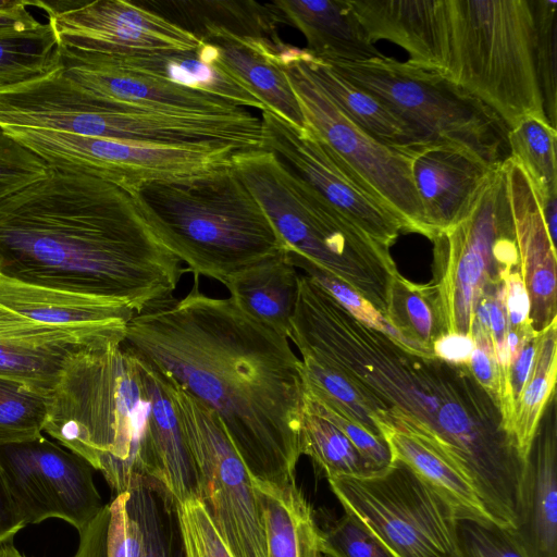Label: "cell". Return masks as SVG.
I'll return each mask as SVG.
<instances>
[{
  "label": "cell",
  "mask_w": 557,
  "mask_h": 557,
  "mask_svg": "<svg viewBox=\"0 0 557 557\" xmlns=\"http://www.w3.org/2000/svg\"><path fill=\"white\" fill-rule=\"evenodd\" d=\"M543 220L552 242L555 244L557 235V195L540 200Z\"/></svg>",
  "instance_id": "816d5d0a"
},
{
  "label": "cell",
  "mask_w": 557,
  "mask_h": 557,
  "mask_svg": "<svg viewBox=\"0 0 557 557\" xmlns=\"http://www.w3.org/2000/svg\"><path fill=\"white\" fill-rule=\"evenodd\" d=\"M24 528L17 520L0 470V536Z\"/></svg>",
  "instance_id": "f907efd6"
},
{
  "label": "cell",
  "mask_w": 557,
  "mask_h": 557,
  "mask_svg": "<svg viewBox=\"0 0 557 557\" xmlns=\"http://www.w3.org/2000/svg\"><path fill=\"white\" fill-rule=\"evenodd\" d=\"M313 401L321 414L333 423L351 442L359 454L377 472L392 465L394 460L393 454L384 437L377 436L344 416L323 407L315 399H313Z\"/></svg>",
  "instance_id": "ee69618b"
},
{
  "label": "cell",
  "mask_w": 557,
  "mask_h": 557,
  "mask_svg": "<svg viewBox=\"0 0 557 557\" xmlns=\"http://www.w3.org/2000/svg\"><path fill=\"white\" fill-rule=\"evenodd\" d=\"M511 530L528 557H557L555 396L544 411L525 460L518 522Z\"/></svg>",
  "instance_id": "7402d4cb"
},
{
  "label": "cell",
  "mask_w": 557,
  "mask_h": 557,
  "mask_svg": "<svg viewBox=\"0 0 557 557\" xmlns=\"http://www.w3.org/2000/svg\"><path fill=\"white\" fill-rule=\"evenodd\" d=\"M297 48L280 40L275 44V53L298 100L306 125L400 221L404 232L418 233L431 239L412 180L413 156L386 146L347 117L298 62Z\"/></svg>",
  "instance_id": "8fae6325"
},
{
  "label": "cell",
  "mask_w": 557,
  "mask_h": 557,
  "mask_svg": "<svg viewBox=\"0 0 557 557\" xmlns=\"http://www.w3.org/2000/svg\"><path fill=\"white\" fill-rule=\"evenodd\" d=\"M306 392L323 407L333 410L369 432L384 437L366 403L351 384L332 368L301 356Z\"/></svg>",
  "instance_id": "74e56055"
},
{
  "label": "cell",
  "mask_w": 557,
  "mask_h": 557,
  "mask_svg": "<svg viewBox=\"0 0 557 557\" xmlns=\"http://www.w3.org/2000/svg\"><path fill=\"white\" fill-rule=\"evenodd\" d=\"M556 129L546 116L528 115L507 132L510 157L524 170L540 200L557 195Z\"/></svg>",
  "instance_id": "e575fe53"
},
{
  "label": "cell",
  "mask_w": 557,
  "mask_h": 557,
  "mask_svg": "<svg viewBox=\"0 0 557 557\" xmlns=\"http://www.w3.org/2000/svg\"><path fill=\"white\" fill-rule=\"evenodd\" d=\"M302 455L311 458L325 478L364 476L377 471L351 442L321 412L307 394L301 422Z\"/></svg>",
  "instance_id": "836d02e7"
},
{
  "label": "cell",
  "mask_w": 557,
  "mask_h": 557,
  "mask_svg": "<svg viewBox=\"0 0 557 557\" xmlns=\"http://www.w3.org/2000/svg\"><path fill=\"white\" fill-rule=\"evenodd\" d=\"M35 160L30 151L0 127V200L30 184Z\"/></svg>",
  "instance_id": "f6af8a7d"
},
{
  "label": "cell",
  "mask_w": 557,
  "mask_h": 557,
  "mask_svg": "<svg viewBox=\"0 0 557 557\" xmlns=\"http://www.w3.org/2000/svg\"><path fill=\"white\" fill-rule=\"evenodd\" d=\"M287 252L293 265L302 270L305 275L312 278L317 284L330 293L355 318L373 329L393 336L400 343L397 333L386 322V320L368 300L361 297L349 285L305 257L289 250H287Z\"/></svg>",
  "instance_id": "b9f144b4"
},
{
  "label": "cell",
  "mask_w": 557,
  "mask_h": 557,
  "mask_svg": "<svg viewBox=\"0 0 557 557\" xmlns=\"http://www.w3.org/2000/svg\"><path fill=\"white\" fill-rule=\"evenodd\" d=\"M504 164L519 267L530 299V320L534 331L541 332L557 320L556 246L523 168L511 157Z\"/></svg>",
  "instance_id": "d6986e66"
},
{
  "label": "cell",
  "mask_w": 557,
  "mask_h": 557,
  "mask_svg": "<svg viewBox=\"0 0 557 557\" xmlns=\"http://www.w3.org/2000/svg\"><path fill=\"white\" fill-rule=\"evenodd\" d=\"M474 341L470 335L460 333H446L438 337L433 345L435 357L453 364L468 366Z\"/></svg>",
  "instance_id": "c3c4849f"
},
{
  "label": "cell",
  "mask_w": 557,
  "mask_h": 557,
  "mask_svg": "<svg viewBox=\"0 0 557 557\" xmlns=\"http://www.w3.org/2000/svg\"><path fill=\"white\" fill-rule=\"evenodd\" d=\"M58 38L46 22L27 32L0 34V87L41 75L59 62Z\"/></svg>",
  "instance_id": "d590c367"
},
{
  "label": "cell",
  "mask_w": 557,
  "mask_h": 557,
  "mask_svg": "<svg viewBox=\"0 0 557 557\" xmlns=\"http://www.w3.org/2000/svg\"><path fill=\"white\" fill-rule=\"evenodd\" d=\"M505 285V307L508 319V330L525 335L534 331L530 320V299L517 265L503 276Z\"/></svg>",
  "instance_id": "7dc6e473"
},
{
  "label": "cell",
  "mask_w": 557,
  "mask_h": 557,
  "mask_svg": "<svg viewBox=\"0 0 557 557\" xmlns=\"http://www.w3.org/2000/svg\"><path fill=\"white\" fill-rule=\"evenodd\" d=\"M327 481L345 513L393 557H458L457 516L403 461L394 459L370 475Z\"/></svg>",
  "instance_id": "30bf717a"
},
{
  "label": "cell",
  "mask_w": 557,
  "mask_h": 557,
  "mask_svg": "<svg viewBox=\"0 0 557 557\" xmlns=\"http://www.w3.org/2000/svg\"><path fill=\"white\" fill-rule=\"evenodd\" d=\"M384 319L405 347L426 356H434L435 341L447 333L433 285L412 283L400 274L392 283Z\"/></svg>",
  "instance_id": "4dcf8cb0"
},
{
  "label": "cell",
  "mask_w": 557,
  "mask_h": 557,
  "mask_svg": "<svg viewBox=\"0 0 557 557\" xmlns=\"http://www.w3.org/2000/svg\"><path fill=\"white\" fill-rule=\"evenodd\" d=\"M138 194L164 244L197 277L224 285L287 249L232 163L198 177L148 183Z\"/></svg>",
  "instance_id": "5b68a950"
},
{
  "label": "cell",
  "mask_w": 557,
  "mask_h": 557,
  "mask_svg": "<svg viewBox=\"0 0 557 557\" xmlns=\"http://www.w3.org/2000/svg\"><path fill=\"white\" fill-rule=\"evenodd\" d=\"M30 1L24 0L23 3L12 10L0 12V34L27 32L41 27L45 23L38 21L27 9Z\"/></svg>",
  "instance_id": "681fc988"
},
{
  "label": "cell",
  "mask_w": 557,
  "mask_h": 557,
  "mask_svg": "<svg viewBox=\"0 0 557 557\" xmlns=\"http://www.w3.org/2000/svg\"><path fill=\"white\" fill-rule=\"evenodd\" d=\"M296 58L344 114L372 137L411 157L428 147L414 129L382 101L346 81L306 48H297Z\"/></svg>",
  "instance_id": "4316f807"
},
{
  "label": "cell",
  "mask_w": 557,
  "mask_h": 557,
  "mask_svg": "<svg viewBox=\"0 0 557 557\" xmlns=\"http://www.w3.org/2000/svg\"><path fill=\"white\" fill-rule=\"evenodd\" d=\"M321 557H330V556H327V555H325V554H323V553H322V554H321Z\"/></svg>",
  "instance_id": "db71d44e"
},
{
  "label": "cell",
  "mask_w": 557,
  "mask_h": 557,
  "mask_svg": "<svg viewBox=\"0 0 557 557\" xmlns=\"http://www.w3.org/2000/svg\"><path fill=\"white\" fill-rule=\"evenodd\" d=\"M283 22L297 28L307 50L324 62H359L383 54L367 37L349 0H278Z\"/></svg>",
  "instance_id": "cb8c5ba5"
},
{
  "label": "cell",
  "mask_w": 557,
  "mask_h": 557,
  "mask_svg": "<svg viewBox=\"0 0 557 557\" xmlns=\"http://www.w3.org/2000/svg\"><path fill=\"white\" fill-rule=\"evenodd\" d=\"M451 146H428L411 159V174L431 239L456 224L497 168Z\"/></svg>",
  "instance_id": "ffe728a7"
},
{
  "label": "cell",
  "mask_w": 557,
  "mask_h": 557,
  "mask_svg": "<svg viewBox=\"0 0 557 557\" xmlns=\"http://www.w3.org/2000/svg\"><path fill=\"white\" fill-rule=\"evenodd\" d=\"M260 120L263 149L373 240L391 248L404 232L400 221L308 125L297 128L270 110L261 112Z\"/></svg>",
  "instance_id": "2e32d148"
},
{
  "label": "cell",
  "mask_w": 557,
  "mask_h": 557,
  "mask_svg": "<svg viewBox=\"0 0 557 557\" xmlns=\"http://www.w3.org/2000/svg\"><path fill=\"white\" fill-rule=\"evenodd\" d=\"M299 273L280 250L230 278V297L248 314L289 338Z\"/></svg>",
  "instance_id": "f1b7e54d"
},
{
  "label": "cell",
  "mask_w": 557,
  "mask_h": 557,
  "mask_svg": "<svg viewBox=\"0 0 557 557\" xmlns=\"http://www.w3.org/2000/svg\"><path fill=\"white\" fill-rule=\"evenodd\" d=\"M59 61L65 74L101 101L127 111L221 115L246 108L221 97L122 69L100 55L63 49Z\"/></svg>",
  "instance_id": "e0dca14e"
},
{
  "label": "cell",
  "mask_w": 557,
  "mask_h": 557,
  "mask_svg": "<svg viewBox=\"0 0 557 557\" xmlns=\"http://www.w3.org/2000/svg\"><path fill=\"white\" fill-rule=\"evenodd\" d=\"M368 39L400 46L407 62L442 73L446 55L445 0H349Z\"/></svg>",
  "instance_id": "44dd1931"
},
{
  "label": "cell",
  "mask_w": 557,
  "mask_h": 557,
  "mask_svg": "<svg viewBox=\"0 0 557 557\" xmlns=\"http://www.w3.org/2000/svg\"><path fill=\"white\" fill-rule=\"evenodd\" d=\"M100 57L122 69L218 96L238 107L252 108L261 112L269 110L243 84L215 62L213 46L203 40L197 49L190 51Z\"/></svg>",
  "instance_id": "484cf974"
},
{
  "label": "cell",
  "mask_w": 557,
  "mask_h": 557,
  "mask_svg": "<svg viewBox=\"0 0 557 557\" xmlns=\"http://www.w3.org/2000/svg\"><path fill=\"white\" fill-rule=\"evenodd\" d=\"M265 540V557H321V528L296 481L252 479Z\"/></svg>",
  "instance_id": "83f0119b"
},
{
  "label": "cell",
  "mask_w": 557,
  "mask_h": 557,
  "mask_svg": "<svg viewBox=\"0 0 557 557\" xmlns=\"http://www.w3.org/2000/svg\"><path fill=\"white\" fill-rule=\"evenodd\" d=\"M47 16L61 48L120 57L190 51L201 45L193 30L124 0L30 1Z\"/></svg>",
  "instance_id": "9a60e30c"
},
{
  "label": "cell",
  "mask_w": 557,
  "mask_h": 557,
  "mask_svg": "<svg viewBox=\"0 0 557 557\" xmlns=\"http://www.w3.org/2000/svg\"><path fill=\"white\" fill-rule=\"evenodd\" d=\"M442 75L481 100L511 128L546 116L535 62L530 0H445Z\"/></svg>",
  "instance_id": "52a82bcc"
},
{
  "label": "cell",
  "mask_w": 557,
  "mask_h": 557,
  "mask_svg": "<svg viewBox=\"0 0 557 557\" xmlns=\"http://www.w3.org/2000/svg\"><path fill=\"white\" fill-rule=\"evenodd\" d=\"M322 553L330 557H393L357 520L345 513L321 529Z\"/></svg>",
  "instance_id": "7bdbcfd3"
},
{
  "label": "cell",
  "mask_w": 557,
  "mask_h": 557,
  "mask_svg": "<svg viewBox=\"0 0 557 557\" xmlns=\"http://www.w3.org/2000/svg\"><path fill=\"white\" fill-rule=\"evenodd\" d=\"M0 306L34 321L67 329L125 326L135 315L116 301L29 284L2 274Z\"/></svg>",
  "instance_id": "d4e9b609"
},
{
  "label": "cell",
  "mask_w": 557,
  "mask_h": 557,
  "mask_svg": "<svg viewBox=\"0 0 557 557\" xmlns=\"http://www.w3.org/2000/svg\"><path fill=\"white\" fill-rule=\"evenodd\" d=\"M181 259L138 190L49 168L0 200V274L120 302L135 314L173 297Z\"/></svg>",
  "instance_id": "3957f363"
},
{
  "label": "cell",
  "mask_w": 557,
  "mask_h": 557,
  "mask_svg": "<svg viewBox=\"0 0 557 557\" xmlns=\"http://www.w3.org/2000/svg\"><path fill=\"white\" fill-rule=\"evenodd\" d=\"M127 493V506L138 522L143 557H185L177 500L153 478L136 476Z\"/></svg>",
  "instance_id": "1f68e13d"
},
{
  "label": "cell",
  "mask_w": 557,
  "mask_h": 557,
  "mask_svg": "<svg viewBox=\"0 0 557 557\" xmlns=\"http://www.w3.org/2000/svg\"><path fill=\"white\" fill-rule=\"evenodd\" d=\"M196 34L213 46L215 62L271 112L297 128L305 126L298 100L276 59L274 42L280 38L238 35L212 23H203Z\"/></svg>",
  "instance_id": "603a6c76"
},
{
  "label": "cell",
  "mask_w": 557,
  "mask_h": 557,
  "mask_svg": "<svg viewBox=\"0 0 557 557\" xmlns=\"http://www.w3.org/2000/svg\"><path fill=\"white\" fill-rule=\"evenodd\" d=\"M535 25V62L549 124H557V1L530 0Z\"/></svg>",
  "instance_id": "f35d334b"
},
{
  "label": "cell",
  "mask_w": 557,
  "mask_h": 557,
  "mask_svg": "<svg viewBox=\"0 0 557 557\" xmlns=\"http://www.w3.org/2000/svg\"><path fill=\"white\" fill-rule=\"evenodd\" d=\"M471 337L474 341L469 369L480 386L499 409L502 398V375L493 348L491 333L473 324Z\"/></svg>",
  "instance_id": "bcb514c9"
},
{
  "label": "cell",
  "mask_w": 557,
  "mask_h": 557,
  "mask_svg": "<svg viewBox=\"0 0 557 557\" xmlns=\"http://www.w3.org/2000/svg\"><path fill=\"white\" fill-rule=\"evenodd\" d=\"M50 393L0 375V446L44 435Z\"/></svg>",
  "instance_id": "8d00e7d4"
},
{
  "label": "cell",
  "mask_w": 557,
  "mask_h": 557,
  "mask_svg": "<svg viewBox=\"0 0 557 557\" xmlns=\"http://www.w3.org/2000/svg\"><path fill=\"white\" fill-rule=\"evenodd\" d=\"M124 332L73 355L49 396L44 433L102 473L115 495L153 473V434L163 374Z\"/></svg>",
  "instance_id": "277c9868"
},
{
  "label": "cell",
  "mask_w": 557,
  "mask_h": 557,
  "mask_svg": "<svg viewBox=\"0 0 557 557\" xmlns=\"http://www.w3.org/2000/svg\"><path fill=\"white\" fill-rule=\"evenodd\" d=\"M177 516L185 557H233L201 499L177 502Z\"/></svg>",
  "instance_id": "60d3db41"
},
{
  "label": "cell",
  "mask_w": 557,
  "mask_h": 557,
  "mask_svg": "<svg viewBox=\"0 0 557 557\" xmlns=\"http://www.w3.org/2000/svg\"><path fill=\"white\" fill-rule=\"evenodd\" d=\"M294 344L358 392L379 429L418 435L470 479L500 525L518 521L525 460L469 366L408 349L355 318L330 294L299 318Z\"/></svg>",
  "instance_id": "6da1fadb"
},
{
  "label": "cell",
  "mask_w": 557,
  "mask_h": 557,
  "mask_svg": "<svg viewBox=\"0 0 557 557\" xmlns=\"http://www.w3.org/2000/svg\"><path fill=\"white\" fill-rule=\"evenodd\" d=\"M49 168L77 172L138 190L154 182L198 177L232 163L228 145L156 146L63 132L2 128Z\"/></svg>",
  "instance_id": "7c38bea8"
},
{
  "label": "cell",
  "mask_w": 557,
  "mask_h": 557,
  "mask_svg": "<svg viewBox=\"0 0 557 557\" xmlns=\"http://www.w3.org/2000/svg\"><path fill=\"white\" fill-rule=\"evenodd\" d=\"M92 467L45 435L0 446V470L18 522L59 518L84 530L102 510Z\"/></svg>",
  "instance_id": "5bb4252c"
},
{
  "label": "cell",
  "mask_w": 557,
  "mask_h": 557,
  "mask_svg": "<svg viewBox=\"0 0 557 557\" xmlns=\"http://www.w3.org/2000/svg\"><path fill=\"white\" fill-rule=\"evenodd\" d=\"M125 327L54 326L0 306V375L51 393L73 355Z\"/></svg>",
  "instance_id": "ac0fdd59"
},
{
  "label": "cell",
  "mask_w": 557,
  "mask_h": 557,
  "mask_svg": "<svg viewBox=\"0 0 557 557\" xmlns=\"http://www.w3.org/2000/svg\"><path fill=\"white\" fill-rule=\"evenodd\" d=\"M458 557H528L511 529L493 521L458 519Z\"/></svg>",
  "instance_id": "ab89813d"
},
{
  "label": "cell",
  "mask_w": 557,
  "mask_h": 557,
  "mask_svg": "<svg viewBox=\"0 0 557 557\" xmlns=\"http://www.w3.org/2000/svg\"><path fill=\"white\" fill-rule=\"evenodd\" d=\"M124 339L219 417L252 479L296 481L306 386L288 338L195 276L186 296L135 314Z\"/></svg>",
  "instance_id": "7a4b0ae2"
},
{
  "label": "cell",
  "mask_w": 557,
  "mask_h": 557,
  "mask_svg": "<svg viewBox=\"0 0 557 557\" xmlns=\"http://www.w3.org/2000/svg\"><path fill=\"white\" fill-rule=\"evenodd\" d=\"M16 532H10L0 536V557H25L14 545Z\"/></svg>",
  "instance_id": "f5cc1de1"
},
{
  "label": "cell",
  "mask_w": 557,
  "mask_h": 557,
  "mask_svg": "<svg viewBox=\"0 0 557 557\" xmlns=\"http://www.w3.org/2000/svg\"><path fill=\"white\" fill-rule=\"evenodd\" d=\"M325 63L382 101L428 146L456 147L493 166L510 157L503 120L444 75L387 55Z\"/></svg>",
  "instance_id": "ba28073f"
},
{
  "label": "cell",
  "mask_w": 557,
  "mask_h": 557,
  "mask_svg": "<svg viewBox=\"0 0 557 557\" xmlns=\"http://www.w3.org/2000/svg\"><path fill=\"white\" fill-rule=\"evenodd\" d=\"M557 320L539 332L534 362L515 406L506 431L524 460L529 455L541 419L555 396L557 373Z\"/></svg>",
  "instance_id": "d6a6232c"
},
{
  "label": "cell",
  "mask_w": 557,
  "mask_h": 557,
  "mask_svg": "<svg viewBox=\"0 0 557 557\" xmlns=\"http://www.w3.org/2000/svg\"><path fill=\"white\" fill-rule=\"evenodd\" d=\"M170 396L200 478L202 502L233 557H265L256 488L219 417L170 376Z\"/></svg>",
  "instance_id": "4fadbf2b"
},
{
  "label": "cell",
  "mask_w": 557,
  "mask_h": 557,
  "mask_svg": "<svg viewBox=\"0 0 557 557\" xmlns=\"http://www.w3.org/2000/svg\"><path fill=\"white\" fill-rule=\"evenodd\" d=\"M504 162L487 176L467 213L431 240V284L447 333L470 335L474 310L487 287L502 283L504 274L519 265Z\"/></svg>",
  "instance_id": "9c48e42d"
},
{
  "label": "cell",
  "mask_w": 557,
  "mask_h": 557,
  "mask_svg": "<svg viewBox=\"0 0 557 557\" xmlns=\"http://www.w3.org/2000/svg\"><path fill=\"white\" fill-rule=\"evenodd\" d=\"M380 431L393 458L408 466L451 507L458 519L496 522L487 512L470 479L443 451L414 434L388 428Z\"/></svg>",
  "instance_id": "f546056e"
},
{
  "label": "cell",
  "mask_w": 557,
  "mask_h": 557,
  "mask_svg": "<svg viewBox=\"0 0 557 557\" xmlns=\"http://www.w3.org/2000/svg\"><path fill=\"white\" fill-rule=\"evenodd\" d=\"M232 165L287 250L349 285L385 318L391 286L399 274L389 248L326 203L272 151H237Z\"/></svg>",
  "instance_id": "8992f818"
}]
</instances>
